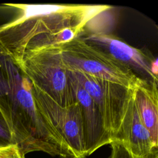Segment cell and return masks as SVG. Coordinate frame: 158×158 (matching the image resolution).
<instances>
[{
    "label": "cell",
    "mask_w": 158,
    "mask_h": 158,
    "mask_svg": "<svg viewBox=\"0 0 158 158\" xmlns=\"http://www.w3.org/2000/svg\"><path fill=\"white\" fill-rule=\"evenodd\" d=\"M18 67L32 85L59 104L69 106L76 103L59 44L26 51Z\"/></svg>",
    "instance_id": "obj_3"
},
{
    "label": "cell",
    "mask_w": 158,
    "mask_h": 158,
    "mask_svg": "<svg viewBox=\"0 0 158 158\" xmlns=\"http://www.w3.org/2000/svg\"><path fill=\"white\" fill-rule=\"evenodd\" d=\"M10 144H13V142L10 132L0 125V147H5Z\"/></svg>",
    "instance_id": "obj_13"
},
{
    "label": "cell",
    "mask_w": 158,
    "mask_h": 158,
    "mask_svg": "<svg viewBox=\"0 0 158 158\" xmlns=\"http://www.w3.org/2000/svg\"><path fill=\"white\" fill-rule=\"evenodd\" d=\"M111 154L110 158H158V152L148 156H137L130 152L123 144L117 140H114L110 143Z\"/></svg>",
    "instance_id": "obj_11"
},
{
    "label": "cell",
    "mask_w": 158,
    "mask_h": 158,
    "mask_svg": "<svg viewBox=\"0 0 158 158\" xmlns=\"http://www.w3.org/2000/svg\"><path fill=\"white\" fill-rule=\"evenodd\" d=\"M64 67L135 89L144 82L126 66L80 36L59 44Z\"/></svg>",
    "instance_id": "obj_4"
},
{
    "label": "cell",
    "mask_w": 158,
    "mask_h": 158,
    "mask_svg": "<svg viewBox=\"0 0 158 158\" xmlns=\"http://www.w3.org/2000/svg\"><path fill=\"white\" fill-rule=\"evenodd\" d=\"M0 148H1V147H0Z\"/></svg>",
    "instance_id": "obj_14"
},
{
    "label": "cell",
    "mask_w": 158,
    "mask_h": 158,
    "mask_svg": "<svg viewBox=\"0 0 158 158\" xmlns=\"http://www.w3.org/2000/svg\"><path fill=\"white\" fill-rule=\"evenodd\" d=\"M134 99L143 124L149 131L154 144L158 146L157 84H141L135 89Z\"/></svg>",
    "instance_id": "obj_10"
},
{
    "label": "cell",
    "mask_w": 158,
    "mask_h": 158,
    "mask_svg": "<svg viewBox=\"0 0 158 158\" xmlns=\"http://www.w3.org/2000/svg\"><path fill=\"white\" fill-rule=\"evenodd\" d=\"M32 94L43 121L67 145L75 158L86 157L81 109L76 102L62 106L31 84Z\"/></svg>",
    "instance_id": "obj_5"
},
{
    "label": "cell",
    "mask_w": 158,
    "mask_h": 158,
    "mask_svg": "<svg viewBox=\"0 0 158 158\" xmlns=\"http://www.w3.org/2000/svg\"><path fill=\"white\" fill-rule=\"evenodd\" d=\"M0 99L9 106L15 120L12 138L25 155L42 151L67 158L69 149L62 139L43 121L36 108L31 83L0 46Z\"/></svg>",
    "instance_id": "obj_2"
},
{
    "label": "cell",
    "mask_w": 158,
    "mask_h": 158,
    "mask_svg": "<svg viewBox=\"0 0 158 158\" xmlns=\"http://www.w3.org/2000/svg\"><path fill=\"white\" fill-rule=\"evenodd\" d=\"M128 68L139 80L158 84L157 59L110 33L82 32L79 36Z\"/></svg>",
    "instance_id": "obj_7"
},
{
    "label": "cell",
    "mask_w": 158,
    "mask_h": 158,
    "mask_svg": "<svg viewBox=\"0 0 158 158\" xmlns=\"http://www.w3.org/2000/svg\"><path fill=\"white\" fill-rule=\"evenodd\" d=\"M69 72L93 99L112 141L119 131L135 88H128L82 72Z\"/></svg>",
    "instance_id": "obj_6"
},
{
    "label": "cell",
    "mask_w": 158,
    "mask_h": 158,
    "mask_svg": "<svg viewBox=\"0 0 158 158\" xmlns=\"http://www.w3.org/2000/svg\"><path fill=\"white\" fill-rule=\"evenodd\" d=\"M0 158H25V155L15 144L0 148Z\"/></svg>",
    "instance_id": "obj_12"
},
{
    "label": "cell",
    "mask_w": 158,
    "mask_h": 158,
    "mask_svg": "<svg viewBox=\"0 0 158 158\" xmlns=\"http://www.w3.org/2000/svg\"><path fill=\"white\" fill-rule=\"evenodd\" d=\"M114 140L121 142L130 152L137 156H148L158 152V146L154 144L149 131L140 118L134 95Z\"/></svg>",
    "instance_id": "obj_9"
},
{
    "label": "cell",
    "mask_w": 158,
    "mask_h": 158,
    "mask_svg": "<svg viewBox=\"0 0 158 158\" xmlns=\"http://www.w3.org/2000/svg\"><path fill=\"white\" fill-rule=\"evenodd\" d=\"M67 72L75 101L81 109L86 157L101 146L110 144L112 139L93 99L72 73Z\"/></svg>",
    "instance_id": "obj_8"
},
{
    "label": "cell",
    "mask_w": 158,
    "mask_h": 158,
    "mask_svg": "<svg viewBox=\"0 0 158 158\" xmlns=\"http://www.w3.org/2000/svg\"><path fill=\"white\" fill-rule=\"evenodd\" d=\"M19 15L0 25V46L19 65L23 54L69 41L80 36L86 25L107 5L4 4Z\"/></svg>",
    "instance_id": "obj_1"
}]
</instances>
